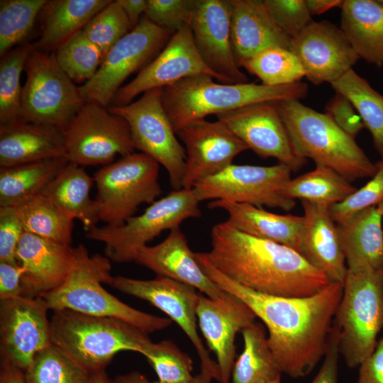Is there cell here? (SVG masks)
Wrapping results in <instances>:
<instances>
[{
    "instance_id": "cell-57",
    "label": "cell",
    "mask_w": 383,
    "mask_h": 383,
    "mask_svg": "<svg viewBox=\"0 0 383 383\" xmlns=\"http://www.w3.org/2000/svg\"><path fill=\"white\" fill-rule=\"evenodd\" d=\"M212 377H211L209 375H206L202 372H200L199 374H198L196 376H193L191 379L178 382V383H211ZM150 383H160L157 380L150 382Z\"/></svg>"
},
{
    "instance_id": "cell-50",
    "label": "cell",
    "mask_w": 383,
    "mask_h": 383,
    "mask_svg": "<svg viewBox=\"0 0 383 383\" xmlns=\"http://www.w3.org/2000/svg\"><path fill=\"white\" fill-rule=\"evenodd\" d=\"M339 355V330L333 323L323 364L311 383H338Z\"/></svg>"
},
{
    "instance_id": "cell-9",
    "label": "cell",
    "mask_w": 383,
    "mask_h": 383,
    "mask_svg": "<svg viewBox=\"0 0 383 383\" xmlns=\"http://www.w3.org/2000/svg\"><path fill=\"white\" fill-rule=\"evenodd\" d=\"M160 164L143 152H133L94 174L99 221L118 226L133 216L140 205L152 204L162 192Z\"/></svg>"
},
{
    "instance_id": "cell-16",
    "label": "cell",
    "mask_w": 383,
    "mask_h": 383,
    "mask_svg": "<svg viewBox=\"0 0 383 383\" xmlns=\"http://www.w3.org/2000/svg\"><path fill=\"white\" fill-rule=\"evenodd\" d=\"M216 116L260 157L275 158L292 172L306 163L294 149L277 102L252 104Z\"/></svg>"
},
{
    "instance_id": "cell-6",
    "label": "cell",
    "mask_w": 383,
    "mask_h": 383,
    "mask_svg": "<svg viewBox=\"0 0 383 383\" xmlns=\"http://www.w3.org/2000/svg\"><path fill=\"white\" fill-rule=\"evenodd\" d=\"M296 152L316 165L335 171L348 181L372 177L377 171L362 149L325 113L300 101L277 102Z\"/></svg>"
},
{
    "instance_id": "cell-41",
    "label": "cell",
    "mask_w": 383,
    "mask_h": 383,
    "mask_svg": "<svg viewBox=\"0 0 383 383\" xmlns=\"http://www.w3.org/2000/svg\"><path fill=\"white\" fill-rule=\"evenodd\" d=\"M48 0L0 1V56L20 45Z\"/></svg>"
},
{
    "instance_id": "cell-2",
    "label": "cell",
    "mask_w": 383,
    "mask_h": 383,
    "mask_svg": "<svg viewBox=\"0 0 383 383\" xmlns=\"http://www.w3.org/2000/svg\"><path fill=\"white\" fill-rule=\"evenodd\" d=\"M207 261L235 282L274 296L314 295L331 282L298 251L238 231L226 221L211 230Z\"/></svg>"
},
{
    "instance_id": "cell-32",
    "label": "cell",
    "mask_w": 383,
    "mask_h": 383,
    "mask_svg": "<svg viewBox=\"0 0 383 383\" xmlns=\"http://www.w3.org/2000/svg\"><path fill=\"white\" fill-rule=\"evenodd\" d=\"M94 182L83 167L68 162L40 194L88 232L99 221L96 203L90 196Z\"/></svg>"
},
{
    "instance_id": "cell-36",
    "label": "cell",
    "mask_w": 383,
    "mask_h": 383,
    "mask_svg": "<svg viewBox=\"0 0 383 383\" xmlns=\"http://www.w3.org/2000/svg\"><path fill=\"white\" fill-rule=\"evenodd\" d=\"M331 84L335 92L345 96L355 106L383 160V95L353 68Z\"/></svg>"
},
{
    "instance_id": "cell-51",
    "label": "cell",
    "mask_w": 383,
    "mask_h": 383,
    "mask_svg": "<svg viewBox=\"0 0 383 383\" xmlns=\"http://www.w3.org/2000/svg\"><path fill=\"white\" fill-rule=\"evenodd\" d=\"M22 274L16 260L0 261V300L23 296Z\"/></svg>"
},
{
    "instance_id": "cell-37",
    "label": "cell",
    "mask_w": 383,
    "mask_h": 383,
    "mask_svg": "<svg viewBox=\"0 0 383 383\" xmlns=\"http://www.w3.org/2000/svg\"><path fill=\"white\" fill-rule=\"evenodd\" d=\"M26 232L63 245H71L74 220L41 194L13 206Z\"/></svg>"
},
{
    "instance_id": "cell-45",
    "label": "cell",
    "mask_w": 383,
    "mask_h": 383,
    "mask_svg": "<svg viewBox=\"0 0 383 383\" xmlns=\"http://www.w3.org/2000/svg\"><path fill=\"white\" fill-rule=\"evenodd\" d=\"M376 166L377 171L372 179L329 208L331 216L337 224L346 222L359 212L377 206L383 201V160L377 162Z\"/></svg>"
},
{
    "instance_id": "cell-27",
    "label": "cell",
    "mask_w": 383,
    "mask_h": 383,
    "mask_svg": "<svg viewBox=\"0 0 383 383\" xmlns=\"http://www.w3.org/2000/svg\"><path fill=\"white\" fill-rule=\"evenodd\" d=\"M66 157L64 131L20 118L0 124V167Z\"/></svg>"
},
{
    "instance_id": "cell-10",
    "label": "cell",
    "mask_w": 383,
    "mask_h": 383,
    "mask_svg": "<svg viewBox=\"0 0 383 383\" xmlns=\"http://www.w3.org/2000/svg\"><path fill=\"white\" fill-rule=\"evenodd\" d=\"M24 71L18 118L64 131L86 103L79 87L62 70L54 52L33 49Z\"/></svg>"
},
{
    "instance_id": "cell-3",
    "label": "cell",
    "mask_w": 383,
    "mask_h": 383,
    "mask_svg": "<svg viewBox=\"0 0 383 383\" xmlns=\"http://www.w3.org/2000/svg\"><path fill=\"white\" fill-rule=\"evenodd\" d=\"M213 79L206 74H196L162 88V105L175 133L211 114L256 103L300 101L308 93V85L302 82L267 86L218 83Z\"/></svg>"
},
{
    "instance_id": "cell-5",
    "label": "cell",
    "mask_w": 383,
    "mask_h": 383,
    "mask_svg": "<svg viewBox=\"0 0 383 383\" xmlns=\"http://www.w3.org/2000/svg\"><path fill=\"white\" fill-rule=\"evenodd\" d=\"M53 312L52 344L91 373L105 370L120 352L143 355L153 343L148 334L117 318L71 310Z\"/></svg>"
},
{
    "instance_id": "cell-28",
    "label": "cell",
    "mask_w": 383,
    "mask_h": 383,
    "mask_svg": "<svg viewBox=\"0 0 383 383\" xmlns=\"http://www.w3.org/2000/svg\"><path fill=\"white\" fill-rule=\"evenodd\" d=\"M209 209L228 213L226 221L235 228L250 235L288 246L299 252L303 216L277 214L249 204L214 200Z\"/></svg>"
},
{
    "instance_id": "cell-49",
    "label": "cell",
    "mask_w": 383,
    "mask_h": 383,
    "mask_svg": "<svg viewBox=\"0 0 383 383\" xmlns=\"http://www.w3.org/2000/svg\"><path fill=\"white\" fill-rule=\"evenodd\" d=\"M325 113L344 132L353 138L365 128L363 122L351 101L335 92L326 106Z\"/></svg>"
},
{
    "instance_id": "cell-52",
    "label": "cell",
    "mask_w": 383,
    "mask_h": 383,
    "mask_svg": "<svg viewBox=\"0 0 383 383\" xmlns=\"http://www.w3.org/2000/svg\"><path fill=\"white\" fill-rule=\"evenodd\" d=\"M359 367L356 383H383V334L374 352Z\"/></svg>"
},
{
    "instance_id": "cell-12",
    "label": "cell",
    "mask_w": 383,
    "mask_h": 383,
    "mask_svg": "<svg viewBox=\"0 0 383 383\" xmlns=\"http://www.w3.org/2000/svg\"><path fill=\"white\" fill-rule=\"evenodd\" d=\"M174 33L145 16L141 18L138 24L107 52L92 79L79 87L84 101L109 107L123 82L154 60Z\"/></svg>"
},
{
    "instance_id": "cell-23",
    "label": "cell",
    "mask_w": 383,
    "mask_h": 383,
    "mask_svg": "<svg viewBox=\"0 0 383 383\" xmlns=\"http://www.w3.org/2000/svg\"><path fill=\"white\" fill-rule=\"evenodd\" d=\"M15 257L23 269V296L43 298L59 287L75 265L74 248L24 232Z\"/></svg>"
},
{
    "instance_id": "cell-43",
    "label": "cell",
    "mask_w": 383,
    "mask_h": 383,
    "mask_svg": "<svg viewBox=\"0 0 383 383\" xmlns=\"http://www.w3.org/2000/svg\"><path fill=\"white\" fill-rule=\"evenodd\" d=\"M133 29L118 0L111 1L82 29L105 55Z\"/></svg>"
},
{
    "instance_id": "cell-29",
    "label": "cell",
    "mask_w": 383,
    "mask_h": 383,
    "mask_svg": "<svg viewBox=\"0 0 383 383\" xmlns=\"http://www.w3.org/2000/svg\"><path fill=\"white\" fill-rule=\"evenodd\" d=\"M382 217L373 206L337 224L348 270H383Z\"/></svg>"
},
{
    "instance_id": "cell-58",
    "label": "cell",
    "mask_w": 383,
    "mask_h": 383,
    "mask_svg": "<svg viewBox=\"0 0 383 383\" xmlns=\"http://www.w3.org/2000/svg\"><path fill=\"white\" fill-rule=\"evenodd\" d=\"M109 379L105 370H100L92 373L89 383H109Z\"/></svg>"
},
{
    "instance_id": "cell-31",
    "label": "cell",
    "mask_w": 383,
    "mask_h": 383,
    "mask_svg": "<svg viewBox=\"0 0 383 383\" xmlns=\"http://www.w3.org/2000/svg\"><path fill=\"white\" fill-rule=\"evenodd\" d=\"M110 0H48L40 16V35L33 49L53 53L67 40L82 30Z\"/></svg>"
},
{
    "instance_id": "cell-44",
    "label": "cell",
    "mask_w": 383,
    "mask_h": 383,
    "mask_svg": "<svg viewBox=\"0 0 383 383\" xmlns=\"http://www.w3.org/2000/svg\"><path fill=\"white\" fill-rule=\"evenodd\" d=\"M143 355L152 367L160 383H178L193 377L192 360L172 340L152 343Z\"/></svg>"
},
{
    "instance_id": "cell-42",
    "label": "cell",
    "mask_w": 383,
    "mask_h": 383,
    "mask_svg": "<svg viewBox=\"0 0 383 383\" xmlns=\"http://www.w3.org/2000/svg\"><path fill=\"white\" fill-rule=\"evenodd\" d=\"M56 60L74 83H86L95 75L104 58L102 51L80 30L54 52Z\"/></svg>"
},
{
    "instance_id": "cell-11",
    "label": "cell",
    "mask_w": 383,
    "mask_h": 383,
    "mask_svg": "<svg viewBox=\"0 0 383 383\" xmlns=\"http://www.w3.org/2000/svg\"><path fill=\"white\" fill-rule=\"evenodd\" d=\"M107 108L127 121L135 150L164 167L174 190L183 189L186 152L163 107L162 88L147 91L130 104Z\"/></svg>"
},
{
    "instance_id": "cell-8",
    "label": "cell",
    "mask_w": 383,
    "mask_h": 383,
    "mask_svg": "<svg viewBox=\"0 0 383 383\" xmlns=\"http://www.w3.org/2000/svg\"><path fill=\"white\" fill-rule=\"evenodd\" d=\"M199 204L193 189L173 190L122 225L96 226L86 236L104 243L105 256L111 261L134 262L138 251L162 231L179 228L189 218L201 217Z\"/></svg>"
},
{
    "instance_id": "cell-30",
    "label": "cell",
    "mask_w": 383,
    "mask_h": 383,
    "mask_svg": "<svg viewBox=\"0 0 383 383\" xmlns=\"http://www.w3.org/2000/svg\"><path fill=\"white\" fill-rule=\"evenodd\" d=\"M341 30L360 58L383 65V1L345 0Z\"/></svg>"
},
{
    "instance_id": "cell-13",
    "label": "cell",
    "mask_w": 383,
    "mask_h": 383,
    "mask_svg": "<svg viewBox=\"0 0 383 383\" xmlns=\"http://www.w3.org/2000/svg\"><path fill=\"white\" fill-rule=\"evenodd\" d=\"M65 157L79 166L107 165L135 152L127 121L95 102H86L64 131Z\"/></svg>"
},
{
    "instance_id": "cell-24",
    "label": "cell",
    "mask_w": 383,
    "mask_h": 383,
    "mask_svg": "<svg viewBox=\"0 0 383 383\" xmlns=\"http://www.w3.org/2000/svg\"><path fill=\"white\" fill-rule=\"evenodd\" d=\"M134 262L157 276L192 286L213 300L226 299L230 295L202 270L179 228L171 230L168 236L159 244L147 245L140 248Z\"/></svg>"
},
{
    "instance_id": "cell-59",
    "label": "cell",
    "mask_w": 383,
    "mask_h": 383,
    "mask_svg": "<svg viewBox=\"0 0 383 383\" xmlns=\"http://www.w3.org/2000/svg\"><path fill=\"white\" fill-rule=\"evenodd\" d=\"M377 208L378 209L379 211L382 213L383 216V201H381L377 206Z\"/></svg>"
},
{
    "instance_id": "cell-15",
    "label": "cell",
    "mask_w": 383,
    "mask_h": 383,
    "mask_svg": "<svg viewBox=\"0 0 383 383\" xmlns=\"http://www.w3.org/2000/svg\"><path fill=\"white\" fill-rule=\"evenodd\" d=\"M126 294L145 300L174 321L192 343L200 360L201 372L219 382L217 362L211 357L197 331L196 308L199 294L193 287L157 276L149 280L115 276L109 284Z\"/></svg>"
},
{
    "instance_id": "cell-53",
    "label": "cell",
    "mask_w": 383,
    "mask_h": 383,
    "mask_svg": "<svg viewBox=\"0 0 383 383\" xmlns=\"http://www.w3.org/2000/svg\"><path fill=\"white\" fill-rule=\"evenodd\" d=\"M0 383H28L25 372L9 359L1 356Z\"/></svg>"
},
{
    "instance_id": "cell-47",
    "label": "cell",
    "mask_w": 383,
    "mask_h": 383,
    "mask_svg": "<svg viewBox=\"0 0 383 383\" xmlns=\"http://www.w3.org/2000/svg\"><path fill=\"white\" fill-rule=\"evenodd\" d=\"M272 18L291 39L313 21L306 0H264Z\"/></svg>"
},
{
    "instance_id": "cell-25",
    "label": "cell",
    "mask_w": 383,
    "mask_h": 383,
    "mask_svg": "<svg viewBox=\"0 0 383 383\" xmlns=\"http://www.w3.org/2000/svg\"><path fill=\"white\" fill-rule=\"evenodd\" d=\"M301 204L304 226L299 253L331 282L343 284L348 268L337 223L328 208L304 201Z\"/></svg>"
},
{
    "instance_id": "cell-21",
    "label": "cell",
    "mask_w": 383,
    "mask_h": 383,
    "mask_svg": "<svg viewBox=\"0 0 383 383\" xmlns=\"http://www.w3.org/2000/svg\"><path fill=\"white\" fill-rule=\"evenodd\" d=\"M289 50L316 85L336 81L360 59L341 28L327 21L311 23L291 39Z\"/></svg>"
},
{
    "instance_id": "cell-46",
    "label": "cell",
    "mask_w": 383,
    "mask_h": 383,
    "mask_svg": "<svg viewBox=\"0 0 383 383\" xmlns=\"http://www.w3.org/2000/svg\"><path fill=\"white\" fill-rule=\"evenodd\" d=\"M195 0H147L145 16L154 24L176 32L189 26Z\"/></svg>"
},
{
    "instance_id": "cell-56",
    "label": "cell",
    "mask_w": 383,
    "mask_h": 383,
    "mask_svg": "<svg viewBox=\"0 0 383 383\" xmlns=\"http://www.w3.org/2000/svg\"><path fill=\"white\" fill-rule=\"evenodd\" d=\"M109 383H150L146 376L139 372H131L110 379Z\"/></svg>"
},
{
    "instance_id": "cell-60",
    "label": "cell",
    "mask_w": 383,
    "mask_h": 383,
    "mask_svg": "<svg viewBox=\"0 0 383 383\" xmlns=\"http://www.w3.org/2000/svg\"><path fill=\"white\" fill-rule=\"evenodd\" d=\"M263 383H281V377H279L273 381L263 382Z\"/></svg>"
},
{
    "instance_id": "cell-55",
    "label": "cell",
    "mask_w": 383,
    "mask_h": 383,
    "mask_svg": "<svg viewBox=\"0 0 383 383\" xmlns=\"http://www.w3.org/2000/svg\"><path fill=\"white\" fill-rule=\"evenodd\" d=\"M343 1L341 0H306L311 16L321 15L335 7L340 8Z\"/></svg>"
},
{
    "instance_id": "cell-35",
    "label": "cell",
    "mask_w": 383,
    "mask_h": 383,
    "mask_svg": "<svg viewBox=\"0 0 383 383\" xmlns=\"http://www.w3.org/2000/svg\"><path fill=\"white\" fill-rule=\"evenodd\" d=\"M356 189L350 181L332 169L316 165L314 170L291 179L284 194L294 201L300 199L329 209Z\"/></svg>"
},
{
    "instance_id": "cell-33",
    "label": "cell",
    "mask_w": 383,
    "mask_h": 383,
    "mask_svg": "<svg viewBox=\"0 0 383 383\" xmlns=\"http://www.w3.org/2000/svg\"><path fill=\"white\" fill-rule=\"evenodd\" d=\"M68 162L57 157L0 167V206H15L40 194Z\"/></svg>"
},
{
    "instance_id": "cell-40",
    "label": "cell",
    "mask_w": 383,
    "mask_h": 383,
    "mask_svg": "<svg viewBox=\"0 0 383 383\" xmlns=\"http://www.w3.org/2000/svg\"><path fill=\"white\" fill-rule=\"evenodd\" d=\"M24 372L28 383H89L92 375L52 344Z\"/></svg>"
},
{
    "instance_id": "cell-26",
    "label": "cell",
    "mask_w": 383,
    "mask_h": 383,
    "mask_svg": "<svg viewBox=\"0 0 383 383\" xmlns=\"http://www.w3.org/2000/svg\"><path fill=\"white\" fill-rule=\"evenodd\" d=\"M229 2L231 44L238 66L266 48L289 49L291 38L275 23L264 0Z\"/></svg>"
},
{
    "instance_id": "cell-20",
    "label": "cell",
    "mask_w": 383,
    "mask_h": 383,
    "mask_svg": "<svg viewBox=\"0 0 383 383\" xmlns=\"http://www.w3.org/2000/svg\"><path fill=\"white\" fill-rule=\"evenodd\" d=\"M176 135L184 143L187 156L183 189H192L198 182L224 170L238 155L249 149L218 120L194 121Z\"/></svg>"
},
{
    "instance_id": "cell-14",
    "label": "cell",
    "mask_w": 383,
    "mask_h": 383,
    "mask_svg": "<svg viewBox=\"0 0 383 383\" xmlns=\"http://www.w3.org/2000/svg\"><path fill=\"white\" fill-rule=\"evenodd\" d=\"M291 172L282 164L272 166L232 164L198 182L192 189L199 202L221 200L288 211L295 206V201L284 194V187L291 179Z\"/></svg>"
},
{
    "instance_id": "cell-1",
    "label": "cell",
    "mask_w": 383,
    "mask_h": 383,
    "mask_svg": "<svg viewBox=\"0 0 383 383\" xmlns=\"http://www.w3.org/2000/svg\"><path fill=\"white\" fill-rule=\"evenodd\" d=\"M205 274L222 290L245 303L268 331L267 343L282 372L292 378L309 374L324 357L343 284L331 282L305 297L263 294L243 287L194 252Z\"/></svg>"
},
{
    "instance_id": "cell-18",
    "label": "cell",
    "mask_w": 383,
    "mask_h": 383,
    "mask_svg": "<svg viewBox=\"0 0 383 383\" xmlns=\"http://www.w3.org/2000/svg\"><path fill=\"white\" fill-rule=\"evenodd\" d=\"M189 26L200 57L218 81L248 82L233 51L229 0H195Z\"/></svg>"
},
{
    "instance_id": "cell-48",
    "label": "cell",
    "mask_w": 383,
    "mask_h": 383,
    "mask_svg": "<svg viewBox=\"0 0 383 383\" xmlns=\"http://www.w3.org/2000/svg\"><path fill=\"white\" fill-rule=\"evenodd\" d=\"M25 230L13 206H0V261L16 260L17 246Z\"/></svg>"
},
{
    "instance_id": "cell-54",
    "label": "cell",
    "mask_w": 383,
    "mask_h": 383,
    "mask_svg": "<svg viewBox=\"0 0 383 383\" xmlns=\"http://www.w3.org/2000/svg\"><path fill=\"white\" fill-rule=\"evenodd\" d=\"M133 28L140 21L142 13L145 14L147 0H118Z\"/></svg>"
},
{
    "instance_id": "cell-22",
    "label": "cell",
    "mask_w": 383,
    "mask_h": 383,
    "mask_svg": "<svg viewBox=\"0 0 383 383\" xmlns=\"http://www.w3.org/2000/svg\"><path fill=\"white\" fill-rule=\"evenodd\" d=\"M196 316L202 335L216 357L219 383H231L235 336L255 322L256 315L245 303L231 294L220 300L200 294Z\"/></svg>"
},
{
    "instance_id": "cell-4",
    "label": "cell",
    "mask_w": 383,
    "mask_h": 383,
    "mask_svg": "<svg viewBox=\"0 0 383 383\" xmlns=\"http://www.w3.org/2000/svg\"><path fill=\"white\" fill-rule=\"evenodd\" d=\"M75 265L66 280L43 299L50 310H71L84 314L114 318L150 334L169 327L172 320L131 307L102 286L109 284L111 260L100 254L90 255L83 244L74 248Z\"/></svg>"
},
{
    "instance_id": "cell-38",
    "label": "cell",
    "mask_w": 383,
    "mask_h": 383,
    "mask_svg": "<svg viewBox=\"0 0 383 383\" xmlns=\"http://www.w3.org/2000/svg\"><path fill=\"white\" fill-rule=\"evenodd\" d=\"M239 67L257 77L267 86L294 84L306 77L297 57L289 49L281 47L266 48L241 62Z\"/></svg>"
},
{
    "instance_id": "cell-34",
    "label": "cell",
    "mask_w": 383,
    "mask_h": 383,
    "mask_svg": "<svg viewBox=\"0 0 383 383\" xmlns=\"http://www.w3.org/2000/svg\"><path fill=\"white\" fill-rule=\"evenodd\" d=\"M241 333L244 347L234 363L231 383H263L281 377L264 326L255 321Z\"/></svg>"
},
{
    "instance_id": "cell-19",
    "label": "cell",
    "mask_w": 383,
    "mask_h": 383,
    "mask_svg": "<svg viewBox=\"0 0 383 383\" xmlns=\"http://www.w3.org/2000/svg\"><path fill=\"white\" fill-rule=\"evenodd\" d=\"M206 74L217 79L200 57L189 26L174 32L167 45L129 83L121 87L111 105L130 104L139 94L163 88L189 76Z\"/></svg>"
},
{
    "instance_id": "cell-17",
    "label": "cell",
    "mask_w": 383,
    "mask_h": 383,
    "mask_svg": "<svg viewBox=\"0 0 383 383\" xmlns=\"http://www.w3.org/2000/svg\"><path fill=\"white\" fill-rule=\"evenodd\" d=\"M49 308L42 297L0 300V354L26 370L52 345Z\"/></svg>"
},
{
    "instance_id": "cell-39",
    "label": "cell",
    "mask_w": 383,
    "mask_h": 383,
    "mask_svg": "<svg viewBox=\"0 0 383 383\" xmlns=\"http://www.w3.org/2000/svg\"><path fill=\"white\" fill-rule=\"evenodd\" d=\"M33 49L31 43H23L1 57L0 124L18 118L23 88L21 75Z\"/></svg>"
},
{
    "instance_id": "cell-7",
    "label": "cell",
    "mask_w": 383,
    "mask_h": 383,
    "mask_svg": "<svg viewBox=\"0 0 383 383\" xmlns=\"http://www.w3.org/2000/svg\"><path fill=\"white\" fill-rule=\"evenodd\" d=\"M333 323L345 362L360 366L375 350L383 328V270H348Z\"/></svg>"
}]
</instances>
